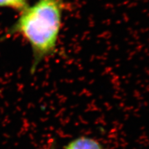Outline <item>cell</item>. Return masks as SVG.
Segmentation results:
<instances>
[{
	"label": "cell",
	"mask_w": 149,
	"mask_h": 149,
	"mask_svg": "<svg viewBox=\"0 0 149 149\" xmlns=\"http://www.w3.org/2000/svg\"><path fill=\"white\" fill-rule=\"evenodd\" d=\"M66 9L65 0H36L19 13L3 37L5 40L19 36L29 44L32 55V73L56 51Z\"/></svg>",
	"instance_id": "1"
},
{
	"label": "cell",
	"mask_w": 149,
	"mask_h": 149,
	"mask_svg": "<svg viewBox=\"0 0 149 149\" xmlns=\"http://www.w3.org/2000/svg\"><path fill=\"white\" fill-rule=\"evenodd\" d=\"M65 149H103L100 144L90 137H79L72 141Z\"/></svg>",
	"instance_id": "2"
},
{
	"label": "cell",
	"mask_w": 149,
	"mask_h": 149,
	"mask_svg": "<svg viewBox=\"0 0 149 149\" xmlns=\"http://www.w3.org/2000/svg\"><path fill=\"white\" fill-rule=\"evenodd\" d=\"M29 0H0V9H9L21 13L28 6Z\"/></svg>",
	"instance_id": "3"
}]
</instances>
